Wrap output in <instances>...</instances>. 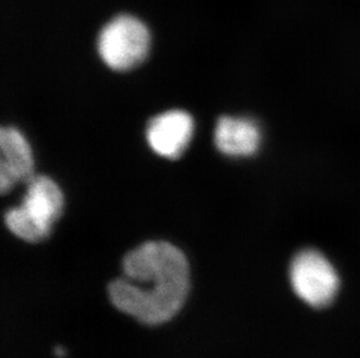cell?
Segmentation results:
<instances>
[{"label":"cell","mask_w":360,"mask_h":358,"mask_svg":"<svg viewBox=\"0 0 360 358\" xmlns=\"http://www.w3.org/2000/svg\"><path fill=\"white\" fill-rule=\"evenodd\" d=\"M65 352L61 347H56L55 348V355L58 356V357H62V356H65Z\"/></svg>","instance_id":"ba28073f"},{"label":"cell","mask_w":360,"mask_h":358,"mask_svg":"<svg viewBox=\"0 0 360 358\" xmlns=\"http://www.w3.org/2000/svg\"><path fill=\"white\" fill-rule=\"evenodd\" d=\"M262 134L258 125L246 118L221 117L214 129V145L224 155L240 157L258 150Z\"/></svg>","instance_id":"52a82bcc"},{"label":"cell","mask_w":360,"mask_h":358,"mask_svg":"<svg viewBox=\"0 0 360 358\" xmlns=\"http://www.w3.org/2000/svg\"><path fill=\"white\" fill-rule=\"evenodd\" d=\"M0 190L5 194L18 182H28L33 177L34 161L31 147L13 127H3L0 131Z\"/></svg>","instance_id":"8992f818"},{"label":"cell","mask_w":360,"mask_h":358,"mask_svg":"<svg viewBox=\"0 0 360 358\" xmlns=\"http://www.w3.org/2000/svg\"><path fill=\"white\" fill-rule=\"evenodd\" d=\"M63 194L58 184L47 176H33L20 206L5 213L7 228L21 240L38 244L47 239L51 227L63 211Z\"/></svg>","instance_id":"7a4b0ae2"},{"label":"cell","mask_w":360,"mask_h":358,"mask_svg":"<svg viewBox=\"0 0 360 358\" xmlns=\"http://www.w3.org/2000/svg\"><path fill=\"white\" fill-rule=\"evenodd\" d=\"M125 277L111 281L110 300L120 311L145 324L169 321L184 306L189 291V265L169 242L150 241L122 260Z\"/></svg>","instance_id":"6da1fadb"},{"label":"cell","mask_w":360,"mask_h":358,"mask_svg":"<svg viewBox=\"0 0 360 358\" xmlns=\"http://www.w3.org/2000/svg\"><path fill=\"white\" fill-rule=\"evenodd\" d=\"M292 290L313 307H324L336 297L340 277L329 260L315 251L296 255L290 265Z\"/></svg>","instance_id":"277c9868"},{"label":"cell","mask_w":360,"mask_h":358,"mask_svg":"<svg viewBox=\"0 0 360 358\" xmlns=\"http://www.w3.org/2000/svg\"><path fill=\"white\" fill-rule=\"evenodd\" d=\"M194 133V121L187 112H165L150 120L147 127V142L155 154L165 159L180 157L187 149Z\"/></svg>","instance_id":"5b68a950"},{"label":"cell","mask_w":360,"mask_h":358,"mask_svg":"<svg viewBox=\"0 0 360 358\" xmlns=\"http://www.w3.org/2000/svg\"><path fill=\"white\" fill-rule=\"evenodd\" d=\"M150 46L146 25L126 14L109 21L97 40L99 58L116 72H127L138 67L147 58Z\"/></svg>","instance_id":"3957f363"}]
</instances>
